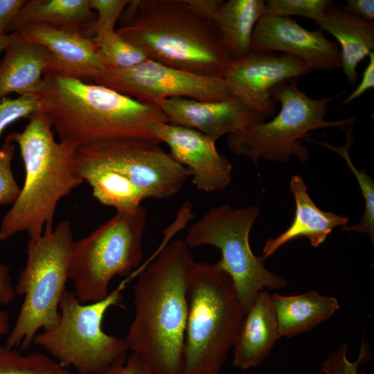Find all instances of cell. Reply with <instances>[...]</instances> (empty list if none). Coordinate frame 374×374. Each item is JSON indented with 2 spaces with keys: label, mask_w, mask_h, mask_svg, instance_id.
Returning <instances> with one entry per match:
<instances>
[{
  "label": "cell",
  "mask_w": 374,
  "mask_h": 374,
  "mask_svg": "<svg viewBox=\"0 0 374 374\" xmlns=\"http://www.w3.org/2000/svg\"><path fill=\"white\" fill-rule=\"evenodd\" d=\"M195 263L184 240H175L136 270L134 316L125 339L154 374H184L188 289Z\"/></svg>",
  "instance_id": "6da1fadb"
},
{
  "label": "cell",
  "mask_w": 374,
  "mask_h": 374,
  "mask_svg": "<svg viewBox=\"0 0 374 374\" xmlns=\"http://www.w3.org/2000/svg\"><path fill=\"white\" fill-rule=\"evenodd\" d=\"M37 93L60 141L77 148L131 139L158 141L150 132L168 123L157 105L145 104L104 85L45 71ZM159 142V141H158Z\"/></svg>",
  "instance_id": "7a4b0ae2"
},
{
  "label": "cell",
  "mask_w": 374,
  "mask_h": 374,
  "mask_svg": "<svg viewBox=\"0 0 374 374\" xmlns=\"http://www.w3.org/2000/svg\"><path fill=\"white\" fill-rule=\"evenodd\" d=\"M116 32L148 59L198 75L222 78L233 58L215 24L186 0L131 1Z\"/></svg>",
  "instance_id": "3957f363"
},
{
  "label": "cell",
  "mask_w": 374,
  "mask_h": 374,
  "mask_svg": "<svg viewBox=\"0 0 374 374\" xmlns=\"http://www.w3.org/2000/svg\"><path fill=\"white\" fill-rule=\"evenodd\" d=\"M21 132L9 134L5 141L18 145L25 169L20 193L0 224V240L20 232L36 240L53 230L56 206L84 180L75 168L78 148L54 137L45 113L32 114Z\"/></svg>",
  "instance_id": "277c9868"
},
{
  "label": "cell",
  "mask_w": 374,
  "mask_h": 374,
  "mask_svg": "<svg viewBox=\"0 0 374 374\" xmlns=\"http://www.w3.org/2000/svg\"><path fill=\"white\" fill-rule=\"evenodd\" d=\"M244 314L231 278L195 262L188 289L184 374H221Z\"/></svg>",
  "instance_id": "5b68a950"
},
{
  "label": "cell",
  "mask_w": 374,
  "mask_h": 374,
  "mask_svg": "<svg viewBox=\"0 0 374 374\" xmlns=\"http://www.w3.org/2000/svg\"><path fill=\"white\" fill-rule=\"evenodd\" d=\"M73 241L69 220L60 221L39 238L28 240L26 264L15 285V293L24 301L7 336L8 347L24 351L40 330H50L57 323Z\"/></svg>",
  "instance_id": "8992f818"
},
{
  "label": "cell",
  "mask_w": 374,
  "mask_h": 374,
  "mask_svg": "<svg viewBox=\"0 0 374 374\" xmlns=\"http://www.w3.org/2000/svg\"><path fill=\"white\" fill-rule=\"evenodd\" d=\"M131 279L126 277L105 299L89 303H80L73 292L66 290L59 304L57 323L39 332L33 344L79 374H103L126 359L130 350L125 338L105 333L102 323L109 308L121 305L122 291Z\"/></svg>",
  "instance_id": "52a82bcc"
},
{
  "label": "cell",
  "mask_w": 374,
  "mask_h": 374,
  "mask_svg": "<svg viewBox=\"0 0 374 374\" xmlns=\"http://www.w3.org/2000/svg\"><path fill=\"white\" fill-rule=\"evenodd\" d=\"M298 79L284 80L271 90V100L280 105V112L273 119L228 135L226 144L233 154L250 158L256 166L261 158L289 163L291 156L305 163L309 152L302 139L310 131L331 127L342 129L357 120L350 117L326 121L330 103L345 92L332 97L312 98L298 87Z\"/></svg>",
  "instance_id": "ba28073f"
},
{
  "label": "cell",
  "mask_w": 374,
  "mask_h": 374,
  "mask_svg": "<svg viewBox=\"0 0 374 374\" xmlns=\"http://www.w3.org/2000/svg\"><path fill=\"white\" fill-rule=\"evenodd\" d=\"M147 218L143 206L132 213L116 212L89 235L73 241L69 279L80 303L105 299L114 277H127L140 265Z\"/></svg>",
  "instance_id": "9c48e42d"
},
{
  "label": "cell",
  "mask_w": 374,
  "mask_h": 374,
  "mask_svg": "<svg viewBox=\"0 0 374 374\" xmlns=\"http://www.w3.org/2000/svg\"><path fill=\"white\" fill-rule=\"evenodd\" d=\"M260 213L256 205L214 207L188 228L184 240L189 248L210 245L220 249L221 259L215 265L231 278L244 316L264 288L282 289L287 284L251 249L249 233Z\"/></svg>",
  "instance_id": "30bf717a"
},
{
  "label": "cell",
  "mask_w": 374,
  "mask_h": 374,
  "mask_svg": "<svg viewBox=\"0 0 374 374\" xmlns=\"http://www.w3.org/2000/svg\"><path fill=\"white\" fill-rule=\"evenodd\" d=\"M75 166L115 170L130 179L146 199L175 196L191 176L187 168L160 147L159 142L152 140L115 141L79 148Z\"/></svg>",
  "instance_id": "8fae6325"
},
{
  "label": "cell",
  "mask_w": 374,
  "mask_h": 374,
  "mask_svg": "<svg viewBox=\"0 0 374 374\" xmlns=\"http://www.w3.org/2000/svg\"><path fill=\"white\" fill-rule=\"evenodd\" d=\"M139 102L159 105L176 97L219 100L232 95L226 80L172 68L147 59L126 69L105 68L93 80Z\"/></svg>",
  "instance_id": "7c38bea8"
},
{
  "label": "cell",
  "mask_w": 374,
  "mask_h": 374,
  "mask_svg": "<svg viewBox=\"0 0 374 374\" xmlns=\"http://www.w3.org/2000/svg\"><path fill=\"white\" fill-rule=\"evenodd\" d=\"M312 71L304 62L294 56L251 50L243 58L231 62L222 78L233 96L267 118L276 113L271 90L284 80L299 78Z\"/></svg>",
  "instance_id": "4fadbf2b"
},
{
  "label": "cell",
  "mask_w": 374,
  "mask_h": 374,
  "mask_svg": "<svg viewBox=\"0 0 374 374\" xmlns=\"http://www.w3.org/2000/svg\"><path fill=\"white\" fill-rule=\"evenodd\" d=\"M150 132L170 148V154L187 168L197 189L206 193L220 190L231 181L233 165L217 150L216 139L196 130L157 122Z\"/></svg>",
  "instance_id": "5bb4252c"
},
{
  "label": "cell",
  "mask_w": 374,
  "mask_h": 374,
  "mask_svg": "<svg viewBox=\"0 0 374 374\" xmlns=\"http://www.w3.org/2000/svg\"><path fill=\"white\" fill-rule=\"evenodd\" d=\"M251 50L280 51L294 56L312 71L341 68L339 45L327 39L321 30H307L290 17L262 16L252 33Z\"/></svg>",
  "instance_id": "9a60e30c"
},
{
  "label": "cell",
  "mask_w": 374,
  "mask_h": 374,
  "mask_svg": "<svg viewBox=\"0 0 374 374\" xmlns=\"http://www.w3.org/2000/svg\"><path fill=\"white\" fill-rule=\"evenodd\" d=\"M158 105L168 123L196 130L216 140L262 123L267 118L233 95L211 101L176 97Z\"/></svg>",
  "instance_id": "2e32d148"
},
{
  "label": "cell",
  "mask_w": 374,
  "mask_h": 374,
  "mask_svg": "<svg viewBox=\"0 0 374 374\" xmlns=\"http://www.w3.org/2000/svg\"><path fill=\"white\" fill-rule=\"evenodd\" d=\"M16 32L26 41L50 53L46 69L84 81L93 80L106 67L100 61L91 39L79 32L42 24H28Z\"/></svg>",
  "instance_id": "e0dca14e"
},
{
  "label": "cell",
  "mask_w": 374,
  "mask_h": 374,
  "mask_svg": "<svg viewBox=\"0 0 374 374\" xmlns=\"http://www.w3.org/2000/svg\"><path fill=\"white\" fill-rule=\"evenodd\" d=\"M338 41L341 51V68L348 82L353 85L358 78V64L374 48V23L365 21L346 6L332 2L316 22Z\"/></svg>",
  "instance_id": "ac0fdd59"
},
{
  "label": "cell",
  "mask_w": 374,
  "mask_h": 374,
  "mask_svg": "<svg viewBox=\"0 0 374 374\" xmlns=\"http://www.w3.org/2000/svg\"><path fill=\"white\" fill-rule=\"evenodd\" d=\"M280 338L267 290L260 291L243 317L233 350V364L242 370L255 368L267 357Z\"/></svg>",
  "instance_id": "d6986e66"
},
{
  "label": "cell",
  "mask_w": 374,
  "mask_h": 374,
  "mask_svg": "<svg viewBox=\"0 0 374 374\" xmlns=\"http://www.w3.org/2000/svg\"><path fill=\"white\" fill-rule=\"evenodd\" d=\"M290 190L295 201V214L290 226L275 238H268L262 248L266 259L287 242L300 237L307 238L311 245L321 244L332 229L347 225L348 218L334 212L319 208L308 193L303 178L293 175L290 181Z\"/></svg>",
  "instance_id": "ffe728a7"
},
{
  "label": "cell",
  "mask_w": 374,
  "mask_h": 374,
  "mask_svg": "<svg viewBox=\"0 0 374 374\" xmlns=\"http://www.w3.org/2000/svg\"><path fill=\"white\" fill-rule=\"evenodd\" d=\"M4 52L0 64V98L11 93L19 96L39 93L49 51L26 41L18 33Z\"/></svg>",
  "instance_id": "44dd1931"
},
{
  "label": "cell",
  "mask_w": 374,
  "mask_h": 374,
  "mask_svg": "<svg viewBox=\"0 0 374 374\" xmlns=\"http://www.w3.org/2000/svg\"><path fill=\"white\" fill-rule=\"evenodd\" d=\"M279 337L291 338L330 319L340 308L337 299L315 291L271 294Z\"/></svg>",
  "instance_id": "7402d4cb"
},
{
  "label": "cell",
  "mask_w": 374,
  "mask_h": 374,
  "mask_svg": "<svg viewBox=\"0 0 374 374\" xmlns=\"http://www.w3.org/2000/svg\"><path fill=\"white\" fill-rule=\"evenodd\" d=\"M97 15L89 0H26L11 21L6 34L16 32L22 26L42 23L82 34L96 21Z\"/></svg>",
  "instance_id": "603a6c76"
},
{
  "label": "cell",
  "mask_w": 374,
  "mask_h": 374,
  "mask_svg": "<svg viewBox=\"0 0 374 374\" xmlns=\"http://www.w3.org/2000/svg\"><path fill=\"white\" fill-rule=\"evenodd\" d=\"M266 11L265 0L222 1L213 22L220 30L233 61L251 51L254 27Z\"/></svg>",
  "instance_id": "cb8c5ba5"
},
{
  "label": "cell",
  "mask_w": 374,
  "mask_h": 374,
  "mask_svg": "<svg viewBox=\"0 0 374 374\" xmlns=\"http://www.w3.org/2000/svg\"><path fill=\"white\" fill-rule=\"evenodd\" d=\"M76 170L91 186L93 197L117 212L132 213L146 199L144 193L123 175L104 167L78 166Z\"/></svg>",
  "instance_id": "d4e9b609"
},
{
  "label": "cell",
  "mask_w": 374,
  "mask_h": 374,
  "mask_svg": "<svg viewBox=\"0 0 374 374\" xmlns=\"http://www.w3.org/2000/svg\"><path fill=\"white\" fill-rule=\"evenodd\" d=\"M346 136V143L342 146H335L326 142L312 141L314 143L322 145L329 150L339 154L346 161V165L353 173L360 187L364 199V212L359 223L348 226L346 225L342 230L346 231H355L360 233H366L372 243L374 242V181L365 169L358 170L352 163L349 157V149L353 145V127L342 128Z\"/></svg>",
  "instance_id": "484cf974"
},
{
  "label": "cell",
  "mask_w": 374,
  "mask_h": 374,
  "mask_svg": "<svg viewBox=\"0 0 374 374\" xmlns=\"http://www.w3.org/2000/svg\"><path fill=\"white\" fill-rule=\"evenodd\" d=\"M91 41L106 68L126 69L148 59L139 47L123 39L116 30L98 33L91 38Z\"/></svg>",
  "instance_id": "4316f807"
},
{
  "label": "cell",
  "mask_w": 374,
  "mask_h": 374,
  "mask_svg": "<svg viewBox=\"0 0 374 374\" xmlns=\"http://www.w3.org/2000/svg\"><path fill=\"white\" fill-rule=\"evenodd\" d=\"M0 374H71L55 359L38 352L23 354L0 344Z\"/></svg>",
  "instance_id": "83f0119b"
},
{
  "label": "cell",
  "mask_w": 374,
  "mask_h": 374,
  "mask_svg": "<svg viewBox=\"0 0 374 374\" xmlns=\"http://www.w3.org/2000/svg\"><path fill=\"white\" fill-rule=\"evenodd\" d=\"M332 2L330 0H268L266 1V14L282 17L300 16L316 23Z\"/></svg>",
  "instance_id": "f1b7e54d"
},
{
  "label": "cell",
  "mask_w": 374,
  "mask_h": 374,
  "mask_svg": "<svg viewBox=\"0 0 374 374\" xmlns=\"http://www.w3.org/2000/svg\"><path fill=\"white\" fill-rule=\"evenodd\" d=\"M130 1L129 0H89L90 8L96 10L98 15L94 24L82 35L91 39L98 33L115 30L116 21L121 17Z\"/></svg>",
  "instance_id": "f546056e"
},
{
  "label": "cell",
  "mask_w": 374,
  "mask_h": 374,
  "mask_svg": "<svg viewBox=\"0 0 374 374\" xmlns=\"http://www.w3.org/2000/svg\"><path fill=\"white\" fill-rule=\"evenodd\" d=\"M39 110L41 103L37 94L0 98V136L10 124L22 118H28Z\"/></svg>",
  "instance_id": "4dcf8cb0"
},
{
  "label": "cell",
  "mask_w": 374,
  "mask_h": 374,
  "mask_svg": "<svg viewBox=\"0 0 374 374\" xmlns=\"http://www.w3.org/2000/svg\"><path fill=\"white\" fill-rule=\"evenodd\" d=\"M15 148V143L6 141L0 148V205H12L21 191L11 167Z\"/></svg>",
  "instance_id": "1f68e13d"
},
{
  "label": "cell",
  "mask_w": 374,
  "mask_h": 374,
  "mask_svg": "<svg viewBox=\"0 0 374 374\" xmlns=\"http://www.w3.org/2000/svg\"><path fill=\"white\" fill-rule=\"evenodd\" d=\"M348 344L341 345L337 351H334L325 359L321 365L323 374H364L358 371L359 365L368 359V348L362 344L357 359L350 362L347 357Z\"/></svg>",
  "instance_id": "d6a6232c"
},
{
  "label": "cell",
  "mask_w": 374,
  "mask_h": 374,
  "mask_svg": "<svg viewBox=\"0 0 374 374\" xmlns=\"http://www.w3.org/2000/svg\"><path fill=\"white\" fill-rule=\"evenodd\" d=\"M103 374H154L143 358L137 353L132 352L126 359H123Z\"/></svg>",
  "instance_id": "836d02e7"
},
{
  "label": "cell",
  "mask_w": 374,
  "mask_h": 374,
  "mask_svg": "<svg viewBox=\"0 0 374 374\" xmlns=\"http://www.w3.org/2000/svg\"><path fill=\"white\" fill-rule=\"evenodd\" d=\"M369 62L364 71L362 81L358 87L343 101L342 107L360 97L368 89L374 87V52L368 55Z\"/></svg>",
  "instance_id": "e575fe53"
},
{
  "label": "cell",
  "mask_w": 374,
  "mask_h": 374,
  "mask_svg": "<svg viewBox=\"0 0 374 374\" xmlns=\"http://www.w3.org/2000/svg\"><path fill=\"white\" fill-rule=\"evenodd\" d=\"M26 0H0V35L6 34L8 26Z\"/></svg>",
  "instance_id": "d590c367"
},
{
  "label": "cell",
  "mask_w": 374,
  "mask_h": 374,
  "mask_svg": "<svg viewBox=\"0 0 374 374\" xmlns=\"http://www.w3.org/2000/svg\"><path fill=\"white\" fill-rule=\"evenodd\" d=\"M10 269L0 263V305L10 304L15 296Z\"/></svg>",
  "instance_id": "8d00e7d4"
},
{
  "label": "cell",
  "mask_w": 374,
  "mask_h": 374,
  "mask_svg": "<svg viewBox=\"0 0 374 374\" xmlns=\"http://www.w3.org/2000/svg\"><path fill=\"white\" fill-rule=\"evenodd\" d=\"M346 6L362 19L374 23L373 0H346Z\"/></svg>",
  "instance_id": "74e56055"
},
{
  "label": "cell",
  "mask_w": 374,
  "mask_h": 374,
  "mask_svg": "<svg viewBox=\"0 0 374 374\" xmlns=\"http://www.w3.org/2000/svg\"><path fill=\"white\" fill-rule=\"evenodd\" d=\"M222 0H186L190 6L203 17L213 21V18Z\"/></svg>",
  "instance_id": "f35d334b"
},
{
  "label": "cell",
  "mask_w": 374,
  "mask_h": 374,
  "mask_svg": "<svg viewBox=\"0 0 374 374\" xmlns=\"http://www.w3.org/2000/svg\"><path fill=\"white\" fill-rule=\"evenodd\" d=\"M10 317L7 312L0 309V339L9 332Z\"/></svg>",
  "instance_id": "ab89813d"
},
{
  "label": "cell",
  "mask_w": 374,
  "mask_h": 374,
  "mask_svg": "<svg viewBox=\"0 0 374 374\" xmlns=\"http://www.w3.org/2000/svg\"><path fill=\"white\" fill-rule=\"evenodd\" d=\"M17 36V32L0 35V53L5 51L7 47L16 39Z\"/></svg>",
  "instance_id": "60d3db41"
}]
</instances>
